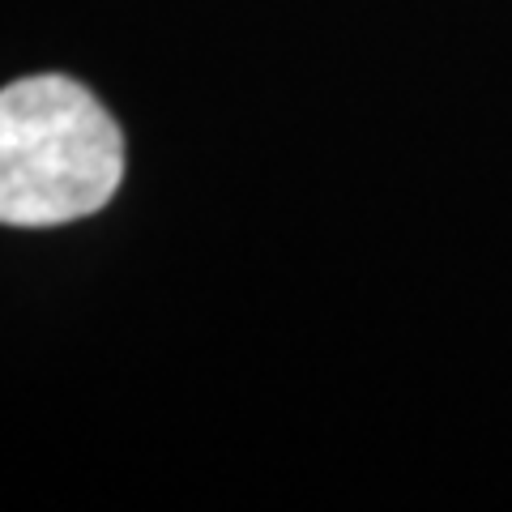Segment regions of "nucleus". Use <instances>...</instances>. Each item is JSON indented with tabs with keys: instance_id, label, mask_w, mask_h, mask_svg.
I'll return each instance as SVG.
<instances>
[{
	"instance_id": "1",
	"label": "nucleus",
	"mask_w": 512,
	"mask_h": 512,
	"mask_svg": "<svg viewBox=\"0 0 512 512\" xmlns=\"http://www.w3.org/2000/svg\"><path fill=\"white\" fill-rule=\"evenodd\" d=\"M124 180V133L73 77L0 90V222L60 227L99 214Z\"/></svg>"
}]
</instances>
